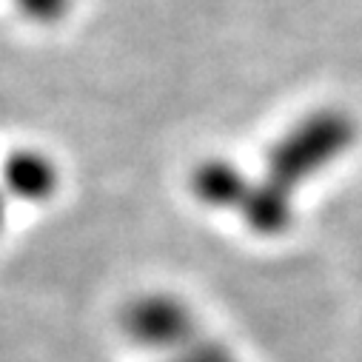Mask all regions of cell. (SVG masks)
Returning <instances> with one entry per match:
<instances>
[{"instance_id": "obj_1", "label": "cell", "mask_w": 362, "mask_h": 362, "mask_svg": "<svg viewBox=\"0 0 362 362\" xmlns=\"http://www.w3.org/2000/svg\"><path fill=\"white\" fill-rule=\"evenodd\" d=\"M15 9L26 18V21H35V23H54L60 21L69 6H71V0H12Z\"/></svg>"}]
</instances>
